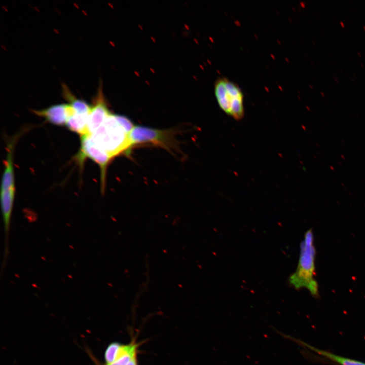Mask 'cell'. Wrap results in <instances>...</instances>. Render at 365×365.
<instances>
[{
  "label": "cell",
  "mask_w": 365,
  "mask_h": 365,
  "mask_svg": "<svg viewBox=\"0 0 365 365\" xmlns=\"http://www.w3.org/2000/svg\"><path fill=\"white\" fill-rule=\"evenodd\" d=\"M134 127L128 118L111 113L90 135L96 144L112 158L130 152V133Z\"/></svg>",
  "instance_id": "obj_1"
},
{
  "label": "cell",
  "mask_w": 365,
  "mask_h": 365,
  "mask_svg": "<svg viewBox=\"0 0 365 365\" xmlns=\"http://www.w3.org/2000/svg\"><path fill=\"white\" fill-rule=\"evenodd\" d=\"M316 250L312 230H308L300 245V254L295 272L289 277V283L296 289L305 288L312 296H318V285L315 279Z\"/></svg>",
  "instance_id": "obj_2"
},
{
  "label": "cell",
  "mask_w": 365,
  "mask_h": 365,
  "mask_svg": "<svg viewBox=\"0 0 365 365\" xmlns=\"http://www.w3.org/2000/svg\"><path fill=\"white\" fill-rule=\"evenodd\" d=\"M214 94L220 107L235 120L244 114V95L239 86L226 78H220L214 84Z\"/></svg>",
  "instance_id": "obj_3"
},
{
  "label": "cell",
  "mask_w": 365,
  "mask_h": 365,
  "mask_svg": "<svg viewBox=\"0 0 365 365\" xmlns=\"http://www.w3.org/2000/svg\"><path fill=\"white\" fill-rule=\"evenodd\" d=\"M174 129H158L143 126H134L129 135L130 149L140 145L160 147L173 154L178 150Z\"/></svg>",
  "instance_id": "obj_4"
},
{
  "label": "cell",
  "mask_w": 365,
  "mask_h": 365,
  "mask_svg": "<svg viewBox=\"0 0 365 365\" xmlns=\"http://www.w3.org/2000/svg\"><path fill=\"white\" fill-rule=\"evenodd\" d=\"M15 139L16 137L8 145V153L5 163V168L1 189V207L4 220L6 248H8L10 221L15 194L13 151L16 141Z\"/></svg>",
  "instance_id": "obj_5"
},
{
  "label": "cell",
  "mask_w": 365,
  "mask_h": 365,
  "mask_svg": "<svg viewBox=\"0 0 365 365\" xmlns=\"http://www.w3.org/2000/svg\"><path fill=\"white\" fill-rule=\"evenodd\" d=\"M77 158L80 163H83L86 158H88L99 165L102 191H104L107 167L113 158L96 144L90 134L81 136V149Z\"/></svg>",
  "instance_id": "obj_6"
},
{
  "label": "cell",
  "mask_w": 365,
  "mask_h": 365,
  "mask_svg": "<svg viewBox=\"0 0 365 365\" xmlns=\"http://www.w3.org/2000/svg\"><path fill=\"white\" fill-rule=\"evenodd\" d=\"M111 114L102 92V86H99L97 96L91 106L88 122V130L90 135L93 134Z\"/></svg>",
  "instance_id": "obj_7"
},
{
  "label": "cell",
  "mask_w": 365,
  "mask_h": 365,
  "mask_svg": "<svg viewBox=\"0 0 365 365\" xmlns=\"http://www.w3.org/2000/svg\"><path fill=\"white\" fill-rule=\"evenodd\" d=\"M67 104L52 105L41 110H32L34 114L44 118L48 122L55 125H63L67 121Z\"/></svg>",
  "instance_id": "obj_8"
},
{
  "label": "cell",
  "mask_w": 365,
  "mask_h": 365,
  "mask_svg": "<svg viewBox=\"0 0 365 365\" xmlns=\"http://www.w3.org/2000/svg\"><path fill=\"white\" fill-rule=\"evenodd\" d=\"M280 335L282 336L283 337L286 339L292 340L296 343L300 344L302 346H305L308 349L316 352L317 353L334 361L340 365H365V363L352 359L350 358H346L345 357L339 356L333 354L330 352L320 350L318 348H315L309 344L302 341V340L297 339L289 335L280 333Z\"/></svg>",
  "instance_id": "obj_9"
},
{
  "label": "cell",
  "mask_w": 365,
  "mask_h": 365,
  "mask_svg": "<svg viewBox=\"0 0 365 365\" xmlns=\"http://www.w3.org/2000/svg\"><path fill=\"white\" fill-rule=\"evenodd\" d=\"M89 115L80 114L75 112L68 117L66 122L68 128L81 135L89 134L88 122Z\"/></svg>",
  "instance_id": "obj_10"
},
{
  "label": "cell",
  "mask_w": 365,
  "mask_h": 365,
  "mask_svg": "<svg viewBox=\"0 0 365 365\" xmlns=\"http://www.w3.org/2000/svg\"><path fill=\"white\" fill-rule=\"evenodd\" d=\"M62 87L64 97L69 102V104L73 107L76 113L89 115L91 106L85 101L74 96L65 85H63Z\"/></svg>",
  "instance_id": "obj_11"
},
{
  "label": "cell",
  "mask_w": 365,
  "mask_h": 365,
  "mask_svg": "<svg viewBox=\"0 0 365 365\" xmlns=\"http://www.w3.org/2000/svg\"><path fill=\"white\" fill-rule=\"evenodd\" d=\"M120 343L113 342L110 344L106 349L104 357L106 364L113 362L117 355Z\"/></svg>",
  "instance_id": "obj_12"
}]
</instances>
